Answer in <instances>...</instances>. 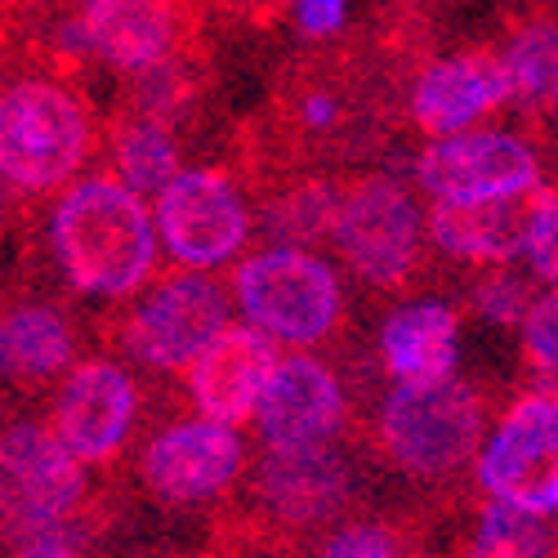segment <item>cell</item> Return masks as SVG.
<instances>
[{"mask_svg": "<svg viewBox=\"0 0 558 558\" xmlns=\"http://www.w3.org/2000/svg\"><path fill=\"white\" fill-rule=\"evenodd\" d=\"M40 255L72 300L125 308L166 259L153 197L134 193L112 170L81 174L45 202Z\"/></svg>", "mask_w": 558, "mask_h": 558, "instance_id": "obj_1", "label": "cell"}, {"mask_svg": "<svg viewBox=\"0 0 558 558\" xmlns=\"http://www.w3.org/2000/svg\"><path fill=\"white\" fill-rule=\"evenodd\" d=\"M99 121L81 89L50 68H27L0 95V179L19 202H50L89 174Z\"/></svg>", "mask_w": 558, "mask_h": 558, "instance_id": "obj_2", "label": "cell"}, {"mask_svg": "<svg viewBox=\"0 0 558 558\" xmlns=\"http://www.w3.org/2000/svg\"><path fill=\"white\" fill-rule=\"evenodd\" d=\"M232 308L282 353L331 344L349 317L344 268L327 246L264 242L228 277Z\"/></svg>", "mask_w": 558, "mask_h": 558, "instance_id": "obj_3", "label": "cell"}, {"mask_svg": "<svg viewBox=\"0 0 558 558\" xmlns=\"http://www.w3.org/2000/svg\"><path fill=\"white\" fill-rule=\"evenodd\" d=\"M492 411L474 380L442 385H389L371 411V438L389 470L407 483L438 487L460 470H474V456L487 438Z\"/></svg>", "mask_w": 558, "mask_h": 558, "instance_id": "obj_4", "label": "cell"}, {"mask_svg": "<svg viewBox=\"0 0 558 558\" xmlns=\"http://www.w3.org/2000/svg\"><path fill=\"white\" fill-rule=\"evenodd\" d=\"M327 251L366 291H402L434 255L429 197L415 179L362 174L344 183Z\"/></svg>", "mask_w": 558, "mask_h": 558, "instance_id": "obj_5", "label": "cell"}, {"mask_svg": "<svg viewBox=\"0 0 558 558\" xmlns=\"http://www.w3.org/2000/svg\"><path fill=\"white\" fill-rule=\"evenodd\" d=\"M232 317L238 308L219 272L170 268L117 313L112 340L117 353L148 376H183Z\"/></svg>", "mask_w": 558, "mask_h": 558, "instance_id": "obj_6", "label": "cell"}, {"mask_svg": "<svg viewBox=\"0 0 558 558\" xmlns=\"http://www.w3.org/2000/svg\"><path fill=\"white\" fill-rule=\"evenodd\" d=\"M411 179L434 206H527L545 189V153L527 130L487 121L429 138Z\"/></svg>", "mask_w": 558, "mask_h": 558, "instance_id": "obj_7", "label": "cell"}, {"mask_svg": "<svg viewBox=\"0 0 558 558\" xmlns=\"http://www.w3.org/2000/svg\"><path fill=\"white\" fill-rule=\"evenodd\" d=\"M161 251L170 268L223 272L238 268L259 238V206L238 174L219 166H183L153 197Z\"/></svg>", "mask_w": 558, "mask_h": 558, "instance_id": "obj_8", "label": "cell"}, {"mask_svg": "<svg viewBox=\"0 0 558 558\" xmlns=\"http://www.w3.org/2000/svg\"><path fill=\"white\" fill-rule=\"evenodd\" d=\"M255 470L242 425L210 421L202 411L161 421L134 456V478L166 509H210L228 500Z\"/></svg>", "mask_w": 558, "mask_h": 558, "instance_id": "obj_9", "label": "cell"}, {"mask_svg": "<svg viewBox=\"0 0 558 558\" xmlns=\"http://www.w3.org/2000/svg\"><path fill=\"white\" fill-rule=\"evenodd\" d=\"M474 487L527 514H558V389L532 385L509 398L474 456Z\"/></svg>", "mask_w": 558, "mask_h": 558, "instance_id": "obj_10", "label": "cell"}, {"mask_svg": "<svg viewBox=\"0 0 558 558\" xmlns=\"http://www.w3.org/2000/svg\"><path fill=\"white\" fill-rule=\"evenodd\" d=\"M179 0H68L50 14V50L68 63H89L112 76H144L179 59Z\"/></svg>", "mask_w": 558, "mask_h": 558, "instance_id": "obj_11", "label": "cell"}, {"mask_svg": "<svg viewBox=\"0 0 558 558\" xmlns=\"http://www.w3.org/2000/svg\"><path fill=\"white\" fill-rule=\"evenodd\" d=\"M251 500L277 532H331L362 496V460L344 442L322 447H259Z\"/></svg>", "mask_w": 558, "mask_h": 558, "instance_id": "obj_12", "label": "cell"}, {"mask_svg": "<svg viewBox=\"0 0 558 558\" xmlns=\"http://www.w3.org/2000/svg\"><path fill=\"white\" fill-rule=\"evenodd\" d=\"M50 429L89 464H117L144 425L138 366L121 353H85L50 389Z\"/></svg>", "mask_w": 558, "mask_h": 558, "instance_id": "obj_13", "label": "cell"}, {"mask_svg": "<svg viewBox=\"0 0 558 558\" xmlns=\"http://www.w3.org/2000/svg\"><path fill=\"white\" fill-rule=\"evenodd\" d=\"M89 500V464L50 429V421L19 415L0 434V505L5 532L68 523Z\"/></svg>", "mask_w": 558, "mask_h": 558, "instance_id": "obj_14", "label": "cell"}, {"mask_svg": "<svg viewBox=\"0 0 558 558\" xmlns=\"http://www.w3.org/2000/svg\"><path fill=\"white\" fill-rule=\"evenodd\" d=\"M353 421V393L322 349H291L277 357V371L255 411L259 447H322L344 442Z\"/></svg>", "mask_w": 558, "mask_h": 558, "instance_id": "obj_15", "label": "cell"}, {"mask_svg": "<svg viewBox=\"0 0 558 558\" xmlns=\"http://www.w3.org/2000/svg\"><path fill=\"white\" fill-rule=\"evenodd\" d=\"M505 108H514V81L500 50L434 54L407 81V117L425 138L487 125Z\"/></svg>", "mask_w": 558, "mask_h": 558, "instance_id": "obj_16", "label": "cell"}, {"mask_svg": "<svg viewBox=\"0 0 558 558\" xmlns=\"http://www.w3.org/2000/svg\"><path fill=\"white\" fill-rule=\"evenodd\" d=\"M464 313L442 291H411L376 322V366L389 385H442L464 371Z\"/></svg>", "mask_w": 558, "mask_h": 558, "instance_id": "obj_17", "label": "cell"}, {"mask_svg": "<svg viewBox=\"0 0 558 558\" xmlns=\"http://www.w3.org/2000/svg\"><path fill=\"white\" fill-rule=\"evenodd\" d=\"M277 349L264 331H255L251 322L232 317L228 327L202 349V357L183 371L179 385H183V398H189L193 411L210 415V421H223V425H251L255 411L264 402V389L277 371Z\"/></svg>", "mask_w": 558, "mask_h": 558, "instance_id": "obj_18", "label": "cell"}, {"mask_svg": "<svg viewBox=\"0 0 558 558\" xmlns=\"http://www.w3.org/2000/svg\"><path fill=\"white\" fill-rule=\"evenodd\" d=\"M81 327L68 304L19 295L0 317V371L14 389H54L81 362Z\"/></svg>", "mask_w": 558, "mask_h": 558, "instance_id": "obj_19", "label": "cell"}, {"mask_svg": "<svg viewBox=\"0 0 558 558\" xmlns=\"http://www.w3.org/2000/svg\"><path fill=\"white\" fill-rule=\"evenodd\" d=\"M523 219H527V206H434L429 202L434 255L474 272L519 264Z\"/></svg>", "mask_w": 558, "mask_h": 558, "instance_id": "obj_20", "label": "cell"}, {"mask_svg": "<svg viewBox=\"0 0 558 558\" xmlns=\"http://www.w3.org/2000/svg\"><path fill=\"white\" fill-rule=\"evenodd\" d=\"M104 157L121 183H130V189L144 197H157L183 170V138L174 130V117L130 108L104 134Z\"/></svg>", "mask_w": 558, "mask_h": 558, "instance_id": "obj_21", "label": "cell"}, {"mask_svg": "<svg viewBox=\"0 0 558 558\" xmlns=\"http://www.w3.org/2000/svg\"><path fill=\"white\" fill-rule=\"evenodd\" d=\"M500 59L514 81V108L558 121V14H536L509 27Z\"/></svg>", "mask_w": 558, "mask_h": 558, "instance_id": "obj_22", "label": "cell"}, {"mask_svg": "<svg viewBox=\"0 0 558 558\" xmlns=\"http://www.w3.org/2000/svg\"><path fill=\"white\" fill-rule=\"evenodd\" d=\"M464 558H558L554 519L483 500L464 532Z\"/></svg>", "mask_w": 558, "mask_h": 558, "instance_id": "obj_23", "label": "cell"}, {"mask_svg": "<svg viewBox=\"0 0 558 558\" xmlns=\"http://www.w3.org/2000/svg\"><path fill=\"white\" fill-rule=\"evenodd\" d=\"M344 183L327 179H300L287 193H277L264 210V223L272 228L277 242H304V246H327L331 223L340 210Z\"/></svg>", "mask_w": 558, "mask_h": 558, "instance_id": "obj_24", "label": "cell"}, {"mask_svg": "<svg viewBox=\"0 0 558 558\" xmlns=\"http://www.w3.org/2000/svg\"><path fill=\"white\" fill-rule=\"evenodd\" d=\"M536 295H541V287L532 282V272L523 264H500V268H483L474 277L470 295H464V308H470V317L483 322V327L519 336Z\"/></svg>", "mask_w": 558, "mask_h": 558, "instance_id": "obj_25", "label": "cell"}, {"mask_svg": "<svg viewBox=\"0 0 558 558\" xmlns=\"http://www.w3.org/2000/svg\"><path fill=\"white\" fill-rule=\"evenodd\" d=\"M519 264L532 272L541 291H558V189H541L527 202Z\"/></svg>", "mask_w": 558, "mask_h": 558, "instance_id": "obj_26", "label": "cell"}, {"mask_svg": "<svg viewBox=\"0 0 558 558\" xmlns=\"http://www.w3.org/2000/svg\"><path fill=\"white\" fill-rule=\"evenodd\" d=\"M313 558H415V554L380 519H344L331 532H322Z\"/></svg>", "mask_w": 558, "mask_h": 558, "instance_id": "obj_27", "label": "cell"}, {"mask_svg": "<svg viewBox=\"0 0 558 558\" xmlns=\"http://www.w3.org/2000/svg\"><path fill=\"white\" fill-rule=\"evenodd\" d=\"M519 349L532 371V380L558 389V291H541L532 313L519 327Z\"/></svg>", "mask_w": 558, "mask_h": 558, "instance_id": "obj_28", "label": "cell"}, {"mask_svg": "<svg viewBox=\"0 0 558 558\" xmlns=\"http://www.w3.org/2000/svg\"><path fill=\"white\" fill-rule=\"evenodd\" d=\"M5 558H89V536H85V527L76 519L27 527V532L10 536V554Z\"/></svg>", "mask_w": 558, "mask_h": 558, "instance_id": "obj_29", "label": "cell"}, {"mask_svg": "<svg viewBox=\"0 0 558 558\" xmlns=\"http://www.w3.org/2000/svg\"><path fill=\"white\" fill-rule=\"evenodd\" d=\"M189 72H183V63L179 59H170V63H161V68H153V72H144V76H134L130 81V99H134V108L138 112H157V117H174L179 112V104L189 99Z\"/></svg>", "mask_w": 558, "mask_h": 558, "instance_id": "obj_30", "label": "cell"}, {"mask_svg": "<svg viewBox=\"0 0 558 558\" xmlns=\"http://www.w3.org/2000/svg\"><path fill=\"white\" fill-rule=\"evenodd\" d=\"M353 19V0H291V23L304 40H336Z\"/></svg>", "mask_w": 558, "mask_h": 558, "instance_id": "obj_31", "label": "cell"}, {"mask_svg": "<svg viewBox=\"0 0 558 558\" xmlns=\"http://www.w3.org/2000/svg\"><path fill=\"white\" fill-rule=\"evenodd\" d=\"M344 112H349L344 95H340V89H331V85H308L300 95V104H295V121L313 138H327V134L344 130Z\"/></svg>", "mask_w": 558, "mask_h": 558, "instance_id": "obj_32", "label": "cell"}, {"mask_svg": "<svg viewBox=\"0 0 558 558\" xmlns=\"http://www.w3.org/2000/svg\"><path fill=\"white\" fill-rule=\"evenodd\" d=\"M251 558H287V554H277V549H259V554H251Z\"/></svg>", "mask_w": 558, "mask_h": 558, "instance_id": "obj_33", "label": "cell"}, {"mask_svg": "<svg viewBox=\"0 0 558 558\" xmlns=\"http://www.w3.org/2000/svg\"><path fill=\"white\" fill-rule=\"evenodd\" d=\"M554 541H558V514H554Z\"/></svg>", "mask_w": 558, "mask_h": 558, "instance_id": "obj_34", "label": "cell"}]
</instances>
